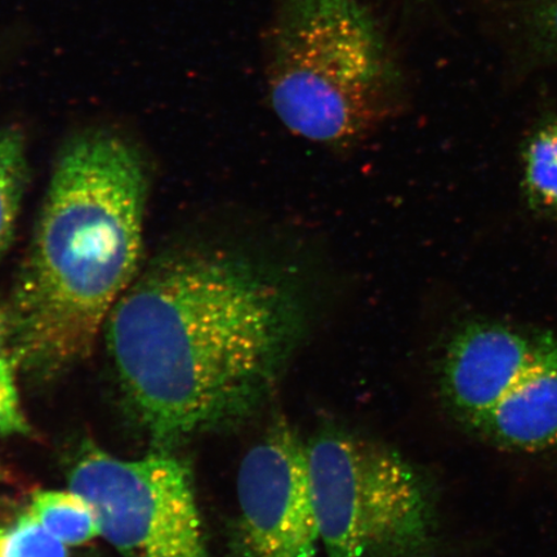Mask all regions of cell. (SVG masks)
I'll return each instance as SVG.
<instances>
[{
    "mask_svg": "<svg viewBox=\"0 0 557 557\" xmlns=\"http://www.w3.org/2000/svg\"><path fill=\"white\" fill-rule=\"evenodd\" d=\"M308 310L287 271L187 249L139 273L103 331L125 394L165 448L260 409L301 343Z\"/></svg>",
    "mask_w": 557,
    "mask_h": 557,
    "instance_id": "6da1fadb",
    "label": "cell"
},
{
    "mask_svg": "<svg viewBox=\"0 0 557 557\" xmlns=\"http://www.w3.org/2000/svg\"><path fill=\"white\" fill-rule=\"evenodd\" d=\"M148 176L113 132L70 139L55 160L9 301L18 368L48 377L88 357L139 274Z\"/></svg>",
    "mask_w": 557,
    "mask_h": 557,
    "instance_id": "7a4b0ae2",
    "label": "cell"
},
{
    "mask_svg": "<svg viewBox=\"0 0 557 557\" xmlns=\"http://www.w3.org/2000/svg\"><path fill=\"white\" fill-rule=\"evenodd\" d=\"M268 52L271 108L309 141L350 148L401 107L398 62L364 0H278Z\"/></svg>",
    "mask_w": 557,
    "mask_h": 557,
    "instance_id": "3957f363",
    "label": "cell"
},
{
    "mask_svg": "<svg viewBox=\"0 0 557 557\" xmlns=\"http://www.w3.org/2000/svg\"><path fill=\"white\" fill-rule=\"evenodd\" d=\"M306 461L326 557L433 556V486L398 453L329 433L306 445Z\"/></svg>",
    "mask_w": 557,
    "mask_h": 557,
    "instance_id": "277c9868",
    "label": "cell"
},
{
    "mask_svg": "<svg viewBox=\"0 0 557 557\" xmlns=\"http://www.w3.org/2000/svg\"><path fill=\"white\" fill-rule=\"evenodd\" d=\"M69 485L92 504L101 535L124 557H208L191 473L180 458L128 461L89 445Z\"/></svg>",
    "mask_w": 557,
    "mask_h": 557,
    "instance_id": "5b68a950",
    "label": "cell"
},
{
    "mask_svg": "<svg viewBox=\"0 0 557 557\" xmlns=\"http://www.w3.org/2000/svg\"><path fill=\"white\" fill-rule=\"evenodd\" d=\"M236 496V557H317L320 537L306 445L288 424H275L244 456Z\"/></svg>",
    "mask_w": 557,
    "mask_h": 557,
    "instance_id": "8992f818",
    "label": "cell"
},
{
    "mask_svg": "<svg viewBox=\"0 0 557 557\" xmlns=\"http://www.w3.org/2000/svg\"><path fill=\"white\" fill-rule=\"evenodd\" d=\"M554 333L522 332L494 322H471L451 337L444 357V393L466 423L484 414L539 366Z\"/></svg>",
    "mask_w": 557,
    "mask_h": 557,
    "instance_id": "52a82bcc",
    "label": "cell"
},
{
    "mask_svg": "<svg viewBox=\"0 0 557 557\" xmlns=\"http://www.w3.org/2000/svg\"><path fill=\"white\" fill-rule=\"evenodd\" d=\"M470 426L505 449L557 447V332L539 366Z\"/></svg>",
    "mask_w": 557,
    "mask_h": 557,
    "instance_id": "ba28073f",
    "label": "cell"
},
{
    "mask_svg": "<svg viewBox=\"0 0 557 557\" xmlns=\"http://www.w3.org/2000/svg\"><path fill=\"white\" fill-rule=\"evenodd\" d=\"M29 512L33 518L65 546H81L101 535L92 504L72 490L35 494Z\"/></svg>",
    "mask_w": 557,
    "mask_h": 557,
    "instance_id": "9c48e42d",
    "label": "cell"
},
{
    "mask_svg": "<svg viewBox=\"0 0 557 557\" xmlns=\"http://www.w3.org/2000/svg\"><path fill=\"white\" fill-rule=\"evenodd\" d=\"M24 132L15 125L0 129V261L11 248L27 185Z\"/></svg>",
    "mask_w": 557,
    "mask_h": 557,
    "instance_id": "30bf717a",
    "label": "cell"
},
{
    "mask_svg": "<svg viewBox=\"0 0 557 557\" xmlns=\"http://www.w3.org/2000/svg\"><path fill=\"white\" fill-rule=\"evenodd\" d=\"M506 21L529 62L557 65V0L507 3Z\"/></svg>",
    "mask_w": 557,
    "mask_h": 557,
    "instance_id": "8fae6325",
    "label": "cell"
},
{
    "mask_svg": "<svg viewBox=\"0 0 557 557\" xmlns=\"http://www.w3.org/2000/svg\"><path fill=\"white\" fill-rule=\"evenodd\" d=\"M522 187L535 211L557 213V121L529 136L522 150Z\"/></svg>",
    "mask_w": 557,
    "mask_h": 557,
    "instance_id": "7c38bea8",
    "label": "cell"
},
{
    "mask_svg": "<svg viewBox=\"0 0 557 557\" xmlns=\"http://www.w3.org/2000/svg\"><path fill=\"white\" fill-rule=\"evenodd\" d=\"M0 557H72L27 511L12 524L0 527Z\"/></svg>",
    "mask_w": 557,
    "mask_h": 557,
    "instance_id": "4fadbf2b",
    "label": "cell"
},
{
    "mask_svg": "<svg viewBox=\"0 0 557 557\" xmlns=\"http://www.w3.org/2000/svg\"><path fill=\"white\" fill-rule=\"evenodd\" d=\"M18 364L15 355L0 359V436L30 433L29 423L21 410L16 386Z\"/></svg>",
    "mask_w": 557,
    "mask_h": 557,
    "instance_id": "5bb4252c",
    "label": "cell"
},
{
    "mask_svg": "<svg viewBox=\"0 0 557 557\" xmlns=\"http://www.w3.org/2000/svg\"><path fill=\"white\" fill-rule=\"evenodd\" d=\"M7 355H15L13 325L9 301L0 297V359Z\"/></svg>",
    "mask_w": 557,
    "mask_h": 557,
    "instance_id": "9a60e30c",
    "label": "cell"
},
{
    "mask_svg": "<svg viewBox=\"0 0 557 557\" xmlns=\"http://www.w3.org/2000/svg\"><path fill=\"white\" fill-rule=\"evenodd\" d=\"M5 478V472L2 468V466H0V482H2V480Z\"/></svg>",
    "mask_w": 557,
    "mask_h": 557,
    "instance_id": "2e32d148",
    "label": "cell"
}]
</instances>
